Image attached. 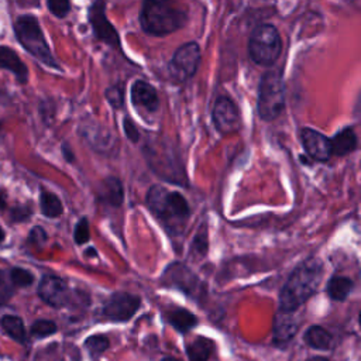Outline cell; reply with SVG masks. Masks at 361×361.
Segmentation results:
<instances>
[{
	"label": "cell",
	"mask_w": 361,
	"mask_h": 361,
	"mask_svg": "<svg viewBox=\"0 0 361 361\" xmlns=\"http://www.w3.org/2000/svg\"><path fill=\"white\" fill-rule=\"evenodd\" d=\"M132 100L137 107H142L150 113L157 111L160 107V99L157 90L144 81H136L132 86Z\"/></svg>",
	"instance_id": "obj_13"
},
{
	"label": "cell",
	"mask_w": 361,
	"mask_h": 361,
	"mask_svg": "<svg viewBox=\"0 0 361 361\" xmlns=\"http://www.w3.org/2000/svg\"><path fill=\"white\" fill-rule=\"evenodd\" d=\"M282 41L278 30L271 25H263L254 30L249 43L252 60L259 65H273L281 55Z\"/></svg>",
	"instance_id": "obj_6"
},
{
	"label": "cell",
	"mask_w": 361,
	"mask_h": 361,
	"mask_svg": "<svg viewBox=\"0 0 361 361\" xmlns=\"http://www.w3.org/2000/svg\"><path fill=\"white\" fill-rule=\"evenodd\" d=\"M358 323H360V327H361V313H360V316H358Z\"/></svg>",
	"instance_id": "obj_41"
},
{
	"label": "cell",
	"mask_w": 361,
	"mask_h": 361,
	"mask_svg": "<svg viewBox=\"0 0 361 361\" xmlns=\"http://www.w3.org/2000/svg\"><path fill=\"white\" fill-rule=\"evenodd\" d=\"M165 315L168 322L179 332L191 330L196 325V318L189 311L182 308H171Z\"/></svg>",
	"instance_id": "obj_21"
},
{
	"label": "cell",
	"mask_w": 361,
	"mask_h": 361,
	"mask_svg": "<svg viewBox=\"0 0 361 361\" xmlns=\"http://www.w3.org/2000/svg\"><path fill=\"white\" fill-rule=\"evenodd\" d=\"M164 282L167 285H172L178 290H184L185 292H191L195 287V277L181 264H172L167 268L164 275Z\"/></svg>",
	"instance_id": "obj_16"
},
{
	"label": "cell",
	"mask_w": 361,
	"mask_h": 361,
	"mask_svg": "<svg viewBox=\"0 0 361 361\" xmlns=\"http://www.w3.org/2000/svg\"><path fill=\"white\" fill-rule=\"evenodd\" d=\"M64 156H65V158L67 160H69V161H72L74 160V157H72V154H71V150H69V147L67 149V144H64Z\"/></svg>",
	"instance_id": "obj_36"
},
{
	"label": "cell",
	"mask_w": 361,
	"mask_h": 361,
	"mask_svg": "<svg viewBox=\"0 0 361 361\" xmlns=\"http://www.w3.org/2000/svg\"><path fill=\"white\" fill-rule=\"evenodd\" d=\"M11 280L15 287H30L34 282L33 274L23 268H13L11 271Z\"/></svg>",
	"instance_id": "obj_29"
},
{
	"label": "cell",
	"mask_w": 361,
	"mask_h": 361,
	"mask_svg": "<svg viewBox=\"0 0 361 361\" xmlns=\"http://www.w3.org/2000/svg\"><path fill=\"white\" fill-rule=\"evenodd\" d=\"M5 209V198L2 196L0 198V210H4Z\"/></svg>",
	"instance_id": "obj_39"
},
{
	"label": "cell",
	"mask_w": 361,
	"mask_h": 361,
	"mask_svg": "<svg viewBox=\"0 0 361 361\" xmlns=\"http://www.w3.org/2000/svg\"><path fill=\"white\" fill-rule=\"evenodd\" d=\"M46 238H47V234H46V231L41 227H36L30 233V242L32 243L41 245V243L46 242Z\"/></svg>",
	"instance_id": "obj_34"
},
{
	"label": "cell",
	"mask_w": 361,
	"mask_h": 361,
	"mask_svg": "<svg viewBox=\"0 0 361 361\" xmlns=\"http://www.w3.org/2000/svg\"><path fill=\"white\" fill-rule=\"evenodd\" d=\"M90 237V233H89V223H88V219H81L75 227V231H74V238H75V243L76 245H85L88 240Z\"/></svg>",
	"instance_id": "obj_31"
},
{
	"label": "cell",
	"mask_w": 361,
	"mask_h": 361,
	"mask_svg": "<svg viewBox=\"0 0 361 361\" xmlns=\"http://www.w3.org/2000/svg\"><path fill=\"white\" fill-rule=\"evenodd\" d=\"M285 107V86L282 75L277 71L267 72L259 89V114L263 120L271 122L280 117Z\"/></svg>",
	"instance_id": "obj_5"
},
{
	"label": "cell",
	"mask_w": 361,
	"mask_h": 361,
	"mask_svg": "<svg viewBox=\"0 0 361 361\" xmlns=\"http://www.w3.org/2000/svg\"><path fill=\"white\" fill-rule=\"evenodd\" d=\"M188 13L178 0H144L140 12L143 30L154 37H164L185 26Z\"/></svg>",
	"instance_id": "obj_1"
},
{
	"label": "cell",
	"mask_w": 361,
	"mask_h": 361,
	"mask_svg": "<svg viewBox=\"0 0 361 361\" xmlns=\"http://www.w3.org/2000/svg\"><path fill=\"white\" fill-rule=\"evenodd\" d=\"M163 361H179V360H177V358H172V357H167V358H164Z\"/></svg>",
	"instance_id": "obj_40"
},
{
	"label": "cell",
	"mask_w": 361,
	"mask_h": 361,
	"mask_svg": "<svg viewBox=\"0 0 361 361\" xmlns=\"http://www.w3.org/2000/svg\"><path fill=\"white\" fill-rule=\"evenodd\" d=\"M301 142L308 156L313 160L327 161L332 157V142L325 135L313 129H304L301 132Z\"/></svg>",
	"instance_id": "obj_11"
},
{
	"label": "cell",
	"mask_w": 361,
	"mask_h": 361,
	"mask_svg": "<svg viewBox=\"0 0 361 361\" xmlns=\"http://www.w3.org/2000/svg\"><path fill=\"white\" fill-rule=\"evenodd\" d=\"M4 240H5V231H4L2 227H0V243H2Z\"/></svg>",
	"instance_id": "obj_38"
},
{
	"label": "cell",
	"mask_w": 361,
	"mask_h": 361,
	"mask_svg": "<svg viewBox=\"0 0 361 361\" xmlns=\"http://www.w3.org/2000/svg\"><path fill=\"white\" fill-rule=\"evenodd\" d=\"M213 125L220 135H231L238 132L242 126L240 113L233 100L226 96H220L213 106Z\"/></svg>",
	"instance_id": "obj_8"
},
{
	"label": "cell",
	"mask_w": 361,
	"mask_h": 361,
	"mask_svg": "<svg viewBox=\"0 0 361 361\" xmlns=\"http://www.w3.org/2000/svg\"><path fill=\"white\" fill-rule=\"evenodd\" d=\"M123 198H125L123 186H122V182H120L117 178L110 177L102 182L100 199L103 202L111 206H120L123 203Z\"/></svg>",
	"instance_id": "obj_18"
},
{
	"label": "cell",
	"mask_w": 361,
	"mask_h": 361,
	"mask_svg": "<svg viewBox=\"0 0 361 361\" xmlns=\"http://www.w3.org/2000/svg\"><path fill=\"white\" fill-rule=\"evenodd\" d=\"M213 350V343L209 339L199 337L186 347L189 361H207Z\"/></svg>",
	"instance_id": "obj_23"
},
{
	"label": "cell",
	"mask_w": 361,
	"mask_h": 361,
	"mask_svg": "<svg viewBox=\"0 0 361 361\" xmlns=\"http://www.w3.org/2000/svg\"><path fill=\"white\" fill-rule=\"evenodd\" d=\"M30 216V210L25 209V207H19V209H13L12 212V217L15 222H22L26 220Z\"/></svg>",
	"instance_id": "obj_35"
},
{
	"label": "cell",
	"mask_w": 361,
	"mask_h": 361,
	"mask_svg": "<svg viewBox=\"0 0 361 361\" xmlns=\"http://www.w3.org/2000/svg\"><path fill=\"white\" fill-rule=\"evenodd\" d=\"M0 69H6L12 72L20 83L27 82V67L23 64L19 55L9 47H0Z\"/></svg>",
	"instance_id": "obj_15"
},
{
	"label": "cell",
	"mask_w": 361,
	"mask_h": 361,
	"mask_svg": "<svg viewBox=\"0 0 361 361\" xmlns=\"http://www.w3.org/2000/svg\"><path fill=\"white\" fill-rule=\"evenodd\" d=\"M353 290V282L347 277H333L327 282L326 292L334 301H344Z\"/></svg>",
	"instance_id": "obj_22"
},
{
	"label": "cell",
	"mask_w": 361,
	"mask_h": 361,
	"mask_svg": "<svg viewBox=\"0 0 361 361\" xmlns=\"http://www.w3.org/2000/svg\"><path fill=\"white\" fill-rule=\"evenodd\" d=\"M89 22L96 37L110 46H118V36L114 27L109 23L102 2H96L89 11Z\"/></svg>",
	"instance_id": "obj_12"
},
{
	"label": "cell",
	"mask_w": 361,
	"mask_h": 361,
	"mask_svg": "<svg viewBox=\"0 0 361 361\" xmlns=\"http://www.w3.org/2000/svg\"><path fill=\"white\" fill-rule=\"evenodd\" d=\"M123 128H125V132H126L128 139H129L132 143H137V142H139V139H140V133H139V130H137L136 125L132 122L130 118H125Z\"/></svg>",
	"instance_id": "obj_33"
},
{
	"label": "cell",
	"mask_w": 361,
	"mask_h": 361,
	"mask_svg": "<svg viewBox=\"0 0 361 361\" xmlns=\"http://www.w3.org/2000/svg\"><path fill=\"white\" fill-rule=\"evenodd\" d=\"M199 62H200L199 46L196 43L184 44L175 51L170 62L171 76L178 82H185L196 74Z\"/></svg>",
	"instance_id": "obj_7"
},
{
	"label": "cell",
	"mask_w": 361,
	"mask_h": 361,
	"mask_svg": "<svg viewBox=\"0 0 361 361\" xmlns=\"http://www.w3.org/2000/svg\"><path fill=\"white\" fill-rule=\"evenodd\" d=\"M32 334L37 339H43V337H48L51 334H54L57 332V325L53 320H37L33 323L32 326Z\"/></svg>",
	"instance_id": "obj_28"
},
{
	"label": "cell",
	"mask_w": 361,
	"mask_h": 361,
	"mask_svg": "<svg viewBox=\"0 0 361 361\" xmlns=\"http://www.w3.org/2000/svg\"><path fill=\"white\" fill-rule=\"evenodd\" d=\"M322 264L308 260L292 271L280 294V311L295 312L318 290L322 281Z\"/></svg>",
	"instance_id": "obj_2"
},
{
	"label": "cell",
	"mask_w": 361,
	"mask_h": 361,
	"mask_svg": "<svg viewBox=\"0 0 361 361\" xmlns=\"http://www.w3.org/2000/svg\"><path fill=\"white\" fill-rule=\"evenodd\" d=\"M13 282L11 280V273L0 271V306L8 304L13 297Z\"/></svg>",
	"instance_id": "obj_27"
},
{
	"label": "cell",
	"mask_w": 361,
	"mask_h": 361,
	"mask_svg": "<svg viewBox=\"0 0 361 361\" xmlns=\"http://www.w3.org/2000/svg\"><path fill=\"white\" fill-rule=\"evenodd\" d=\"M82 136L88 140V143L92 146L93 150L106 153L111 150V136L106 129H100L96 123L88 122L86 125L81 126Z\"/></svg>",
	"instance_id": "obj_14"
},
{
	"label": "cell",
	"mask_w": 361,
	"mask_h": 361,
	"mask_svg": "<svg viewBox=\"0 0 361 361\" xmlns=\"http://www.w3.org/2000/svg\"><path fill=\"white\" fill-rule=\"evenodd\" d=\"M140 308V298L132 294H113L104 305L103 313L113 322H126L135 316Z\"/></svg>",
	"instance_id": "obj_9"
},
{
	"label": "cell",
	"mask_w": 361,
	"mask_h": 361,
	"mask_svg": "<svg viewBox=\"0 0 361 361\" xmlns=\"http://www.w3.org/2000/svg\"><path fill=\"white\" fill-rule=\"evenodd\" d=\"M39 295L54 308H62L69 301V288L64 280L55 275H46L39 284Z\"/></svg>",
	"instance_id": "obj_10"
},
{
	"label": "cell",
	"mask_w": 361,
	"mask_h": 361,
	"mask_svg": "<svg viewBox=\"0 0 361 361\" xmlns=\"http://www.w3.org/2000/svg\"><path fill=\"white\" fill-rule=\"evenodd\" d=\"M40 206H41L43 214L47 217H51V219L61 216L64 212L60 198L47 191H43L40 195Z\"/></svg>",
	"instance_id": "obj_24"
},
{
	"label": "cell",
	"mask_w": 361,
	"mask_h": 361,
	"mask_svg": "<svg viewBox=\"0 0 361 361\" xmlns=\"http://www.w3.org/2000/svg\"><path fill=\"white\" fill-rule=\"evenodd\" d=\"M306 361H329V360L325 358V357H312V358H309Z\"/></svg>",
	"instance_id": "obj_37"
},
{
	"label": "cell",
	"mask_w": 361,
	"mask_h": 361,
	"mask_svg": "<svg viewBox=\"0 0 361 361\" xmlns=\"http://www.w3.org/2000/svg\"><path fill=\"white\" fill-rule=\"evenodd\" d=\"M304 340L312 348L329 350L332 347L333 337L326 329H323L320 326H313V327L306 330V333L304 336Z\"/></svg>",
	"instance_id": "obj_20"
},
{
	"label": "cell",
	"mask_w": 361,
	"mask_h": 361,
	"mask_svg": "<svg viewBox=\"0 0 361 361\" xmlns=\"http://www.w3.org/2000/svg\"><path fill=\"white\" fill-rule=\"evenodd\" d=\"M106 97H107L109 103L116 109H120L123 106V90L120 86L109 88L106 90Z\"/></svg>",
	"instance_id": "obj_32"
},
{
	"label": "cell",
	"mask_w": 361,
	"mask_h": 361,
	"mask_svg": "<svg viewBox=\"0 0 361 361\" xmlns=\"http://www.w3.org/2000/svg\"><path fill=\"white\" fill-rule=\"evenodd\" d=\"M332 154L347 156L357 147V137L351 129L341 130L332 140Z\"/></svg>",
	"instance_id": "obj_19"
},
{
	"label": "cell",
	"mask_w": 361,
	"mask_h": 361,
	"mask_svg": "<svg viewBox=\"0 0 361 361\" xmlns=\"http://www.w3.org/2000/svg\"><path fill=\"white\" fill-rule=\"evenodd\" d=\"M147 205L150 210L171 230H179L189 217V206L186 199L164 186H153L147 193Z\"/></svg>",
	"instance_id": "obj_3"
},
{
	"label": "cell",
	"mask_w": 361,
	"mask_h": 361,
	"mask_svg": "<svg viewBox=\"0 0 361 361\" xmlns=\"http://www.w3.org/2000/svg\"><path fill=\"white\" fill-rule=\"evenodd\" d=\"M2 326L5 329V332L12 337L15 339L16 341H20V343H25L26 341V327H25V323L23 320L19 318V316H5L2 319Z\"/></svg>",
	"instance_id": "obj_25"
},
{
	"label": "cell",
	"mask_w": 361,
	"mask_h": 361,
	"mask_svg": "<svg viewBox=\"0 0 361 361\" xmlns=\"http://www.w3.org/2000/svg\"><path fill=\"white\" fill-rule=\"evenodd\" d=\"M47 5L50 12L60 19L65 18L71 11L69 0H47Z\"/></svg>",
	"instance_id": "obj_30"
},
{
	"label": "cell",
	"mask_w": 361,
	"mask_h": 361,
	"mask_svg": "<svg viewBox=\"0 0 361 361\" xmlns=\"http://www.w3.org/2000/svg\"><path fill=\"white\" fill-rule=\"evenodd\" d=\"M109 344L110 343L104 336H90L85 341V347L88 348V351L92 357L100 355L103 351L107 350Z\"/></svg>",
	"instance_id": "obj_26"
},
{
	"label": "cell",
	"mask_w": 361,
	"mask_h": 361,
	"mask_svg": "<svg viewBox=\"0 0 361 361\" xmlns=\"http://www.w3.org/2000/svg\"><path fill=\"white\" fill-rule=\"evenodd\" d=\"M294 312H282L275 316L274 320V336L277 341H288L291 340L298 330V320L292 315Z\"/></svg>",
	"instance_id": "obj_17"
},
{
	"label": "cell",
	"mask_w": 361,
	"mask_h": 361,
	"mask_svg": "<svg viewBox=\"0 0 361 361\" xmlns=\"http://www.w3.org/2000/svg\"><path fill=\"white\" fill-rule=\"evenodd\" d=\"M15 33L20 44L40 62L51 68H58L55 58L46 41L39 20L34 16H20L15 23Z\"/></svg>",
	"instance_id": "obj_4"
}]
</instances>
